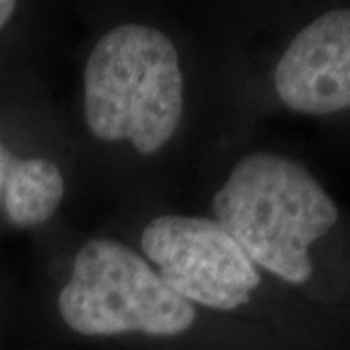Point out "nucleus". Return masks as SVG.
<instances>
[{"mask_svg": "<svg viewBox=\"0 0 350 350\" xmlns=\"http://www.w3.org/2000/svg\"><path fill=\"white\" fill-rule=\"evenodd\" d=\"M213 211L255 267L290 284L310 280V247L338 222L337 204L304 163L262 150L236 162Z\"/></svg>", "mask_w": 350, "mask_h": 350, "instance_id": "1", "label": "nucleus"}, {"mask_svg": "<svg viewBox=\"0 0 350 350\" xmlns=\"http://www.w3.org/2000/svg\"><path fill=\"white\" fill-rule=\"evenodd\" d=\"M183 109L179 53L163 31L121 24L96 41L84 68V117L94 137L152 156L172 142Z\"/></svg>", "mask_w": 350, "mask_h": 350, "instance_id": "2", "label": "nucleus"}, {"mask_svg": "<svg viewBox=\"0 0 350 350\" xmlns=\"http://www.w3.org/2000/svg\"><path fill=\"white\" fill-rule=\"evenodd\" d=\"M66 193L59 165L43 158L12 160L4 181V208L18 228L45 224L59 211Z\"/></svg>", "mask_w": 350, "mask_h": 350, "instance_id": "6", "label": "nucleus"}, {"mask_svg": "<svg viewBox=\"0 0 350 350\" xmlns=\"http://www.w3.org/2000/svg\"><path fill=\"white\" fill-rule=\"evenodd\" d=\"M10 162H12V156L8 154V150L4 148V144L0 140V195H2V189H4V181H6V174H8Z\"/></svg>", "mask_w": 350, "mask_h": 350, "instance_id": "7", "label": "nucleus"}, {"mask_svg": "<svg viewBox=\"0 0 350 350\" xmlns=\"http://www.w3.org/2000/svg\"><path fill=\"white\" fill-rule=\"evenodd\" d=\"M142 251L179 298L216 312L250 304L261 275L214 218L163 214L142 230Z\"/></svg>", "mask_w": 350, "mask_h": 350, "instance_id": "4", "label": "nucleus"}, {"mask_svg": "<svg viewBox=\"0 0 350 350\" xmlns=\"http://www.w3.org/2000/svg\"><path fill=\"white\" fill-rule=\"evenodd\" d=\"M59 313L84 337H177L197 319V308L179 298L137 251L109 238L90 239L78 250L59 294Z\"/></svg>", "mask_w": 350, "mask_h": 350, "instance_id": "3", "label": "nucleus"}, {"mask_svg": "<svg viewBox=\"0 0 350 350\" xmlns=\"http://www.w3.org/2000/svg\"><path fill=\"white\" fill-rule=\"evenodd\" d=\"M16 8H18V4L12 0H0V29L10 22Z\"/></svg>", "mask_w": 350, "mask_h": 350, "instance_id": "8", "label": "nucleus"}, {"mask_svg": "<svg viewBox=\"0 0 350 350\" xmlns=\"http://www.w3.org/2000/svg\"><path fill=\"white\" fill-rule=\"evenodd\" d=\"M275 90L288 109L304 115L350 109V8L321 14L290 41Z\"/></svg>", "mask_w": 350, "mask_h": 350, "instance_id": "5", "label": "nucleus"}]
</instances>
